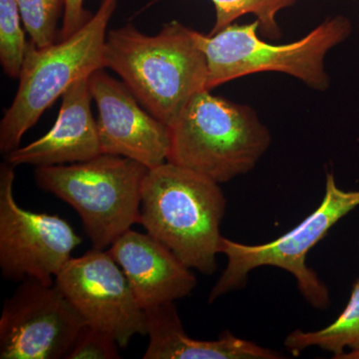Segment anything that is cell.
I'll return each instance as SVG.
<instances>
[{"mask_svg":"<svg viewBox=\"0 0 359 359\" xmlns=\"http://www.w3.org/2000/svg\"><path fill=\"white\" fill-rule=\"evenodd\" d=\"M104 63L168 126L196 94L207 90V58L194 29L177 20L156 35L144 34L131 25L109 30Z\"/></svg>","mask_w":359,"mask_h":359,"instance_id":"6da1fadb","label":"cell"},{"mask_svg":"<svg viewBox=\"0 0 359 359\" xmlns=\"http://www.w3.org/2000/svg\"><path fill=\"white\" fill-rule=\"evenodd\" d=\"M226 205L218 183L166 162L144 181L140 224L189 269L210 276L218 268Z\"/></svg>","mask_w":359,"mask_h":359,"instance_id":"7a4b0ae2","label":"cell"},{"mask_svg":"<svg viewBox=\"0 0 359 359\" xmlns=\"http://www.w3.org/2000/svg\"><path fill=\"white\" fill-rule=\"evenodd\" d=\"M169 128L168 162L218 184L252 171L271 143L256 111L210 90L196 94Z\"/></svg>","mask_w":359,"mask_h":359,"instance_id":"3957f363","label":"cell"},{"mask_svg":"<svg viewBox=\"0 0 359 359\" xmlns=\"http://www.w3.org/2000/svg\"><path fill=\"white\" fill-rule=\"evenodd\" d=\"M117 4L118 0H102L96 13L59 43L39 47L30 41L18 92L0 122L2 154L20 147L26 132L73 84L105 68L108 25Z\"/></svg>","mask_w":359,"mask_h":359,"instance_id":"277c9868","label":"cell"},{"mask_svg":"<svg viewBox=\"0 0 359 359\" xmlns=\"http://www.w3.org/2000/svg\"><path fill=\"white\" fill-rule=\"evenodd\" d=\"M257 29L256 20L250 25H229L216 34L194 30L196 41L207 58V90L247 75L276 71L325 91L330 86L325 56L351 36L353 25L346 16H334L302 39L283 45L259 39Z\"/></svg>","mask_w":359,"mask_h":359,"instance_id":"5b68a950","label":"cell"},{"mask_svg":"<svg viewBox=\"0 0 359 359\" xmlns=\"http://www.w3.org/2000/svg\"><path fill=\"white\" fill-rule=\"evenodd\" d=\"M149 170L129 158L100 154L74 164L36 167L35 182L73 207L93 249L104 250L140 224L142 190Z\"/></svg>","mask_w":359,"mask_h":359,"instance_id":"8992f818","label":"cell"},{"mask_svg":"<svg viewBox=\"0 0 359 359\" xmlns=\"http://www.w3.org/2000/svg\"><path fill=\"white\" fill-rule=\"evenodd\" d=\"M359 205V191L339 188L334 174L328 172L325 197L320 207L282 237L261 245H245L229 238L222 240L221 254L228 259L226 269L209 295L212 304L219 297L245 287L250 271L261 266L285 269L297 280L299 292L314 309L330 306V290L313 269L306 257L339 219Z\"/></svg>","mask_w":359,"mask_h":359,"instance_id":"52a82bcc","label":"cell"},{"mask_svg":"<svg viewBox=\"0 0 359 359\" xmlns=\"http://www.w3.org/2000/svg\"><path fill=\"white\" fill-rule=\"evenodd\" d=\"M15 174L13 165L0 166V269L7 280L27 278L47 285L71 259L81 244L72 226L54 215L23 209L13 195Z\"/></svg>","mask_w":359,"mask_h":359,"instance_id":"ba28073f","label":"cell"},{"mask_svg":"<svg viewBox=\"0 0 359 359\" xmlns=\"http://www.w3.org/2000/svg\"><path fill=\"white\" fill-rule=\"evenodd\" d=\"M85 325L55 283L27 278L4 302L0 358H66Z\"/></svg>","mask_w":359,"mask_h":359,"instance_id":"9c48e42d","label":"cell"},{"mask_svg":"<svg viewBox=\"0 0 359 359\" xmlns=\"http://www.w3.org/2000/svg\"><path fill=\"white\" fill-rule=\"evenodd\" d=\"M55 285L86 325L110 334L120 347H127L135 335L147 334L145 309L109 252L92 249L71 257Z\"/></svg>","mask_w":359,"mask_h":359,"instance_id":"30bf717a","label":"cell"},{"mask_svg":"<svg viewBox=\"0 0 359 359\" xmlns=\"http://www.w3.org/2000/svg\"><path fill=\"white\" fill-rule=\"evenodd\" d=\"M102 154L122 156L153 169L168 162L170 128L148 112L124 82L103 69L89 77Z\"/></svg>","mask_w":359,"mask_h":359,"instance_id":"8fae6325","label":"cell"},{"mask_svg":"<svg viewBox=\"0 0 359 359\" xmlns=\"http://www.w3.org/2000/svg\"><path fill=\"white\" fill-rule=\"evenodd\" d=\"M107 252L124 271L142 309L183 299L197 287L191 269L150 233L130 229Z\"/></svg>","mask_w":359,"mask_h":359,"instance_id":"7c38bea8","label":"cell"},{"mask_svg":"<svg viewBox=\"0 0 359 359\" xmlns=\"http://www.w3.org/2000/svg\"><path fill=\"white\" fill-rule=\"evenodd\" d=\"M91 101L89 78L73 84L63 94L57 120L50 131L8 153L6 162L13 167L55 166L84 162L102 154Z\"/></svg>","mask_w":359,"mask_h":359,"instance_id":"4fadbf2b","label":"cell"},{"mask_svg":"<svg viewBox=\"0 0 359 359\" xmlns=\"http://www.w3.org/2000/svg\"><path fill=\"white\" fill-rule=\"evenodd\" d=\"M149 344L144 359H280L282 353L224 332L216 340L189 337L174 302L145 309Z\"/></svg>","mask_w":359,"mask_h":359,"instance_id":"5bb4252c","label":"cell"},{"mask_svg":"<svg viewBox=\"0 0 359 359\" xmlns=\"http://www.w3.org/2000/svg\"><path fill=\"white\" fill-rule=\"evenodd\" d=\"M283 344L294 353H299L309 347H320L334 353L339 358L346 353L359 349V278L354 283L351 299L346 309L332 325L316 330L304 332L297 330L285 337Z\"/></svg>","mask_w":359,"mask_h":359,"instance_id":"9a60e30c","label":"cell"},{"mask_svg":"<svg viewBox=\"0 0 359 359\" xmlns=\"http://www.w3.org/2000/svg\"><path fill=\"white\" fill-rule=\"evenodd\" d=\"M216 9V22L210 34H216L245 14L256 16L259 29L264 36L280 39L276 16L283 9L294 6L297 0H211Z\"/></svg>","mask_w":359,"mask_h":359,"instance_id":"2e32d148","label":"cell"},{"mask_svg":"<svg viewBox=\"0 0 359 359\" xmlns=\"http://www.w3.org/2000/svg\"><path fill=\"white\" fill-rule=\"evenodd\" d=\"M15 0H0V62L4 73L20 78L28 45Z\"/></svg>","mask_w":359,"mask_h":359,"instance_id":"e0dca14e","label":"cell"},{"mask_svg":"<svg viewBox=\"0 0 359 359\" xmlns=\"http://www.w3.org/2000/svg\"><path fill=\"white\" fill-rule=\"evenodd\" d=\"M23 26L33 43L46 47L55 43L59 15L65 11V0H15Z\"/></svg>","mask_w":359,"mask_h":359,"instance_id":"ac0fdd59","label":"cell"},{"mask_svg":"<svg viewBox=\"0 0 359 359\" xmlns=\"http://www.w3.org/2000/svg\"><path fill=\"white\" fill-rule=\"evenodd\" d=\"M119 344L110 334L85 325L66 359L120 358Z\"/></svg>","mask_w":359,"mask_h":359,"instance_id":"d6986e66","label":"cell"},{"mask_svg":"<svg viewBox=\"0 0 359 359\" xmlns=\"http://www.w3.org/2000/svg\"><path fill=\"white\" fill-rule=\"evenodd\" d=\"M85 0H65L61 39H67L85 25L91 14L84 8Z\"/></svg>","mask_w":359,"mask_h":359,"instance_id":"ffe728a7","label":"cell"},{"mask_svg":"<svg viewBox=\"0 0 359 359\" xmlns=\"http://www.w3.org/2000/svg\"><path fill=\"white\" fill-rule=\"evenodd\" d=\"M339 359H359V349L358 351H348L340 355Z\"/></svg>","mask_w":359,"mask_h":359,"instance_id":"44dd1931","label":"cell"},{"mask_svg":"<svg viewBox=\"0 0 359 359\" xmlns=\"http://www.w3.org/2000/svg\"><path fill=\"white\" fill-rule=\"evenodd\" d=\"M358 248H359V240H358Z\"/></svg>","mask_w":359,"mask_h":359,"instance_id":"7402d4cb","label":"cell"}]
</instances>
